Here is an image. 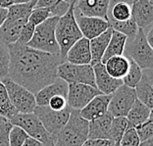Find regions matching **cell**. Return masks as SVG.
<instances>
[{"mask_svg": "<svg viewBox=\"0 0 153 146\" xmlns=\"http://www.w3.org/2000/svg\"><path fill=\"white\" fill-rule=\"evenodd\" d=\"M119 146H120V145H119Z\"/></svg>", "mask_w": 153, "mask_h": 146, "instance_id": "52", "label": "cell"}, {"mask_svg": "<svg viewBox=\"0 0 153 146\" xmlns=\"http://www.w3.org/2000/svg\"><path fill=\"white\" fill-rule=\"evenodd\" d=\"M58 0H37L33 9L39 8H51L57 3Z\"/></svg>", "mask_w": 153, "mask_h": 146, "instance_id": "42", "label": "cell"}, {"mask_svg": "<svg viewBox=\"0 0 153 146\" xmlns=\"http://www.w3.org/2000/svg\"><path fill=\"white\" fill-rule=\"evenodd\" d=\"M113 116L107 112L103 116L88 122V139H108Z\"/></svg>", "mask_w": 153, "mask_h": 146, "instance_id": "21", "label": "cell"}, {"mask_svg": "<svg viewBox=\"0 0 153 146\" xmlns=\"http://www.w3.org/2000/svg\"><path fill=\"white\" fill-rule=\"evenodd\" d=\"M92 68H93V73H94L95 87L102 94H106V95L112 94L119 86L123 84L122 79H114L106 72L105 68H104V65L102 63L92 66Z\"/></svg>", "mask_w": 153, "mask_h": 146, "instance_id": "14", "label": "cell"}, {"mask_svg": "<svg viewBox=\"0 0 153 146\" xmlns=\"http://www.w3.org/2000/svg\"><path fill=\"white\" fill-rule=\"evenodd\" d=\"M58 19V17H51L34 27L33 37L27 42V46L49 54H60V49L55 37V27Z\"/></svg>", "mask_w": 153, "mask_h": 146, "instance_id": "4", "label": "cell"}, {"mask_svg": "<svg viewBox=\"0 0 153 146\" xmlns=\"http://www.w3.org/2000/svg\"><path fill=\"white\" fill-rule=\"evenodd\" d=\"M110 98L111 94H99L93 97L82 110H79L81 117L88 122H90L103 116L104 114L108 112Z\"/></svg>", "mask_w": 153, "mask_h": 146, "instance_id": "15", "label": "cell"}, {"mask_svg": "<svg viewBox=\"0 0 153 146\" xmlns=\"http://www.w3.org/2000/svg\"><path fill=\"white\" fill-rule=\"evenodd\" d=\"M9 121L13 126L23 128L30 137L41 142L43 146H54L53 137L45 130L42 123L33 112L27 114L17 113Z\"/></svg>", "mask_w": 153, "mask_h": 146, "instance_id": "6", "label": "cell"}, {"mask_svg": "<svg viewBox=\"0 0 153 146\" xmlns=\"http://www.w3.org/2000/svg\"><path fill=\"white\" fill-rule=\"evenodd\" d=\"M37 0H33L29 3L13 4L7 9V19L11 20H27L34 8Z\"/></svg>", "mask_w": 153, "mask_h": 146, "instance_id": "27", "label": "cell"}, {"mask_svg": "<svg viewBox=\"0 0 153 146\" xmlns=\"http://www.w3.org/2000/svg\"><path fill=\"white\" fill-rule=\"evenodd\" d=\"M14 4L13 0H0V8L8 9L10 6Z\"/></svg>", "mask_w": 153, "mask_h": 146, "instance_id": "45", "label": "cell"}, {"mask_svg": "<svg viewBox=\"0 0 153 146\" xmlns=\"http://www.w3.org/2000/svg\"><path fill=\"white\" fill-rule=\"evenodd\" d=\"M67 93L68 83L63 79L57 78L52 83L44 86L34 94L36 106H47L51 97L55 95H63L67 98Z\"/></svg>", "mask_w": 153, "mask_h": 146, "instance_id": "18", "label": "cell"}, {"mask_svg": "<svg viewBox=\"0 0 153 146\" xmlns=\"http://www.w3.org/2000/svg\"><path fill=\"white\" fill-rule=\"evenodd\" d=\"M75 18L78 24V27L82 34V37L86 39H92L97 37L110 27V25L107 20L95 17H86L83 16L74 9Z\"/></svg>", "mask_w": 153, "mask_h": 146, "instance_id": "12", "label": "cell"}, {"mask_svg": "<svg viewBox=\"0 0 153 146\" xmlns=\"http://www.w3.org/2000/svg\"><path fill=\"white\" fill-rule=\"evenodd\" d=\"M137 100L134 88L122 84L111 94L108 105V113L114 118L126 117Z\"/></svg>", "mask_w": 153, "mask_h": 146, "instance_id": "10", "label": "cell"}, {"mask_svg": "<svg viewBox=\"0 0 153 146\" xmlns=\"http://www.w3.org/2000/svg\"><path fill=\"white\" fill-rule=\"evenodd\" d=\"M123 55L135 62L141 70L153 67V48L148 44L145 33L140 29L134 37L127 38Z\"/></svg>", "mask_w": 153, "mask_h": 146, "instance_id": "5", "label": "cell"}, {"mask_svg": "<svg viewBox=\"0 0 153 146\" xmlns=\"http://www.w3.org/2000/svg\"><path fill=\"white\" fill-rule=\"evenodd\" d=\"M137 98L149 108H153V79L152 69L142 70L141 79L134 87Z\"/></svg>", "mask_w": 153, "mask_h": 146, "instance_id": "19", "label": "cell"}, {"mask_svg": "<svg viewBox=\"0 0 153 146\" xmlns=\"http://www.w3.org/2000/svg\"><path fill=\"white\" fill-rule=\"evenodd\" d=\"M34 27H34L33 24L27 22L25 24V26L23 27L22 32H21V33H20L19 39H18V41H17V43L27 45V42L32 39L33 32H34Z\"/></svg>", "mask_w": 153, "mask_h": 146, "instance_id": "38", "label": "cell"}, {"mask_svg": "<svg viewBox=\"0 0 153 146\" xmlns=\"http://www.w3.org/2000/svg\"><path fill=\"white\" fill-rule=\"evenodd\" d=\"M0 81L5 86L10 102L17 112L22 114L33 112V110L36 107L33 93L13 82L8 76L0 79Z\"/></svg>", "mask_w": 153, "mask_h": 146, "instance_id": "7", "label": "cell"}, {"mask_svg": "<svg viewBox=\"0 0 153 146\" xmlns=\"http://www.w3.org/2000/svg\"><path fill=\"white\" fill-rule=\"evenodd\" d=\"M18 112L15 110L11 102H10L5 86L0 81V117L10 120Z\"/></svg>", "mask_w": 153, "mask_h": 146, "instance_id": "30", "label": "cell"}, {"mask_svg": "<svg viewBox=\"0 0 153 146\" xmlns=\"http://www.w3.org/2000/svg\"><path fill=\"white\" fill-rule=\"evenodd\" d=\"M131 18V5L126 2H118L108 7L107 21L125 22Z\"/></svg>", "mask_w": 153, "mask_h": 146, "instance_id": "26", "label": "cell"}, {"mask_svg": "<svg viewBox=\"0 0 153 146\" xmlns=\"http://www.w3.org/2000/svg\"><path fill=\"white\" fill-rule=\"evenodd\" d=\"M88 122L79 115V110H72L70 118L56 136L54 146H82L88 140Z\"/></svg>", "mask_w": 153, "mask_h": 146, "instance_id": "3", "label": "cell"}, {"mask_svg": "<svg viewBox=\"0 0 153 146\" xmlns=\"http://www.w3.org/2000/svg\"><path fill=\"white\" fill-rule=\"evenodd\" d=\"M110 27L116 32L125 34L128 38L134 37L137 34L138 27L135 24L134 18L131 17L130 20L125 21V22H115V21H108Z\"/></svg>", "mask_w": 153, "mask_h": 146, "instance_id": "29", "label": "cell"}, {"mask_svg": "<svg viewBox=\"0 0 153 146\" xmlns=\"http://www.w3.org/2000/svg\"><path fill=\"white\" fill-rule=\"evenodd\" d=\"M102 94L96 87L83 83L68 84L67 103L72 110H82L93 97Z\"/></svg>", "mask_w": 153, "mask_h": 146, "instance_id": "11", "label": "cell"}, {"mask_svg": "<svg viewBox=\"0 0 153 146\" xmlns=\"http://www.w3.org/2000/svg\"><path fill=\"white\" fill-rule=\"evenodd\" d=\"M126 118L128 120V126L135 127L152 118V109H150L148 106L137 98Z\"/></svg>", "mask_w": 153, "mask_h": 146, "instance_id": "23", "label": "cell"}, {"mask_svg": "<svg viewBox=\"0 0 153 146\" xmlns=\"http://www.w3.org/2000/svg\"><path fill=\"white\" fill-rule=\"evenodd\" d=\"M127 36L125 34L121 33L116 30H112L110 40L108 42V45L106 47V50L104 52L101 63L104 64L105 62L110 59L111 57L118 56V55H123L125 50V45L127 42Z\"/></svg>", "mask_w": 153, "mask_h": 146, "instance_id": "25", "label": "cell"}, {"mask_svg": "<svg viewBox=\"0 0 153 146\" xmlns=\"http://www.w3.org/2000/svg\"><path fill=\"white\" fill-rule=\"evenodd\" d=\"M49 18H51L50 8L33 9L32 13H30V15L29 16V18H27V22L33 24L34 27H36Z\"/></svg>", "mask_w": 153, "mask_h": 146, "instance_id": "34", "label": "cell"}, {"mask_svg": "<svg viewBox=\"0 0 153 146\" xmlns=\"http://www.w3.org/2000/svg\"><path fill=\"white\" fill-rule=\"evenodd\" d=\"M66 3H68L69 5H76V3H78L79 0H63Z\"/></svg>", "mask_w": 153, "mask_h": 146, "instance_id": "50", "label": "cell"}, {"mask_svg": "<svg viewBox=\"0 0 153 146\" xmlns=\"http://www.w3.org/2000/svg\"><path fill=\"white\" fill-rule=\"evenodd\" d=\"M57 78L63 79L68 84L83 83L95 87L94 73L91 65H75L64 61L58 66Z\"/></svg>", "mask_w": 153, "mask_h": 146, "instance_id": "9", "label": "cell"}, {"mask_svg": "<svg viewBox=\"0 0 153 146\" xmlns=\"http://www.w3.org/2000/svg\"><path fill=\"white\" fill-rule=\"evenodd\" d=\"M135 1H137V0H110V1H109V7L114 5L115 3H118V2H126V3H128V4L133 5Z\"/></svg>", "mask_w": 153, "mask_h": 146, "instance_id": "47", "label": "cell"}, {"mask_svg": "<svg viewBox=\"0 0 153 146\" xmlns=\"http://www.w3.org/2000/svg\"><path fill=\"white\" fill-rule=\"evenodd\" d=\"M75 5H70L65 15L58 19L55 27V37L60 49V56L62 62L65 61L66 54L72 45L82 37L74 14Z\"/></svg>", "mask_w": 153, "mask_h": 146, "instance_id": "2", "label": "cell"}, {"mask_svg": "<svg viewBox=\"0 0 153 146\" xmlns=\"http://www.w3.org/2000/svg\"><path fill=\"white\" fill-rule=\"evenodd\" d=\"M112 30H113L109 27L106 32L89 40V49L90 54H91V63H90V65L91 66L101 63L103 54L106 50L111 34H112Z\"/></svg>", "mask_w": 153, "mask_h": 146, "instance_id": "22", "label": "cell"}, {"mask_svg": "<svg viewBox=\"0 0 153 146\" xmlns=\"http://www.w3.org/2000/svg\"><path fill=\"white\" fill-rule=\"evenodd\" d=\"M131 17L138 29L146 33L153 27V2L150 0H137L131 5Z\"/></svg>", "mask_w": 153, "mask_h": 146, "instance_id": "13", "label": "cell"}, {"mask_svg": "<svg viewBox=\"0 0 153 146\" xmlns=\"http://www.w3.org/2000/svg\"><path fill=\"white\" fill-rule=\"evenodd\" d=\"M10 53L8 45L0 41V79L6 78L9 74Z\"/></svg>", "mask_w": 153, "mask_h": 146, "instance_id": "32", "label": "cell"}, {"mask_svg": "<svg viewBox=\"0 0 153 146\" xmlns=\"http://www.w3.org/2000/svg\"><path fill=\"white\" fill-rule=\"evenodd\" d=\"M103 65L106 72L112 78L122 79L130 68V60L125 55H118L108 59Z\"/></svg>", "mask_w": 153, "mask_h": 146, "instance_id": "24", "label": "cell"}, {"mask_svg": "<svg viewBox=\"0 0 153 146\" xmlns=\"http://www.w3.org/2000/svg\"><path fill=\"white\" fill-rule=\"evenodd\" d=\"M65 62L75 65H90L91 54L89 49V40L82 37L73 44L66 54Z\"/></svg>", "mask_w": 153, "mask_h": 146, "instance_id": "16", "label": "cell"}, {"mask_svg": "<svg viewBox=\"0 0 153 146\" xmlns=\"http://www.w3.org/2000/svg\"><path fill=\"white\" fill-rule=\"evenodd\" d=\"M30 136L23 128L12 126L9 133V146H22Z\"/></svg>", "mask_w": 153, "mask_h": 146, "instance_id": "33", "label": "cell"}, {"mask_svg": "<svg viewBox=\"0 0 153 146\" xmlns=\"http://www.w3.org/2000/svg\"><path fill=\"white\" fill-rule=\"evenodd\" d=\"M82 146H119L108 139H88Z\"/></svg>", "mask_w": 153, "mask_h": 146, "instance_id": "41", "label": "cell"}, {"mask_svg": "<svg viewBox=\"0 0 153 146\" xmlns=\"http://www.w3.org/2000/svg\"><path fill=\"white\" fill-rule=\"evenodd\" d=\"M135 131L140 137V141H144L147 139L153 138V121L152 118H150L145 123L140 125V126L134 127Z\"/></svg>", "mask_w": 153, "mask_h": 146, "instance_id": "36", "label": "cell"}, {"mask_svg": "<svg viewBox=\"0 0 153 146\" xmlns=\"http://www.w3.org/2000/svg\"><path fill=\"white\" fill-rule=\"evenodd\" d=\"M47 106L53 111H62L68 107L67 98L63 95H55L51 97Z\"/></svg>", "mask_w": 153, "mask_h": 146, "instance_id": "39", "label": "cell"}, {"mask_svg": "<svg viewBox=\"0 0 153 146\" xmlns=\"http://www.w3.org/2000/svg\"><path fill=\"white\" fill-rule=\"evenodd\" d=\"M10 65L8 78L33 94L57 79L59 55H53L25 44L8 45Z\"/></svg>", "mask_w": 153, "mask_h": 146, "instance_id": "1", "label": "cell"}, {"mask_svg": "<svg viewBox=\"0 0 153 146\" xmlns=\"http://www.w3.org/2000/svg\"><path fill=\"white\" fill-rule=\"evenodd\" d=\"M69 7H70V5L68 3H66L63 0H58L56 4L50 8L51 17H58V18H60V17L65 15V13L68 11Z\"/></svg>", "mask_w": 153, "mask_h": 146, "instance_id": "40", "label": "cell"}, {"mask_svg": "<svg viewBox=\"0 0 153 146\" xmlns=\"http://www.w3.org/2000/svg\"><path fill=\"white\" fill-rule=\"evenodd\" d=\"M71 111L72 109L69 106L62 111H53L48 106H36L33 113L42 123L45 130L51 134L55 142L58 133L67 124Z\"/></svg>", "mask_w": 153, "mask_h": 146, "instance_id": "8", "label": "cell"}, {"mask_svg": "<svg viewBox=\"0 0 153 146\" xmlns=\"http://www.w3.org/2000/svg\"><path fill=\"white\" fill-rule=\"evenodd\" d=\"M27 22V20H11L6 18L0 27V41L6 45L16 43Z\"/></svg>", "mask_w": 153, "mask_h": 146, "instance_id": "20", "label": "cell"}, {"mask_svg": "<svg viewBox=\"0 0 153 146\" xmlns=\"http://www.w3.org/2000/svg\"><path fill=\"white\" fill-rule=\"evenodd\" d=\"M14 4H23V3H29L33 0H13Z\"/></svg>", "mask_w": 153, "mask_h": 146, "instance_id": "49", "label": "cell"}, {"mask_svg": "<svg viewBox=\"0 0 153 146\" xmlns=\"http://www.w3.org/2000/svg\"><path fill=\"white\" fill-rule=\"evenodd\" d=\"M138 146H153V138H150V139H147L144 141H140V143Z\"/></svg>", "mask_w": 153, "mask_h": 146, "instance_id": "48", "label": "cell"}, {"mask_svg": "<svg viewBox=\"0 0 153 146\" xmlns=\"http://www.w3.org/2000/svg\"><path fill=\"white\" fill-rule=\"evenodd\" d=\"M7 18V9L0 8V27Z\"/></svg>", "mask_w": 153, "mask_h": 146, "instance_id": "46", "label": "cell"}, {"mask_svg": "<svg viewBox=\"0 0 153 146\" xmlns=\"http://www.w3.org/2000/svg\"><path fill=\"white\" fill-rule=\"evenodd\" d=\"M110 0H79L75 10L86 17H95L107 20Z\"/></svg>", "mask_w": 153, "mask_h": 146, "instance_id": "17", "label": "cell"}, {"mask_svg": "<svg viewBox=\"0 0 153 146\" xmlns=\"http://www.w3.org/2000/svg\"><path fill=\"white\" fill-rule=\"evenodd\" d=\"M150 1H152V2H153V0H150Z\"/></svg>", "mask_w": 153, "mask_h": 146, "instance_id": "51", "label": "cell"}, {"mask_svg": "<svg viewBox=\"0 0 153 146\" xmlns=\"http://www.w3.org/2000/svg\"><path fill=\"white\" fill-rule=\"evenodd\" d=\"M140 143V137L135 131L134 127L128 126L121 138L120 146H138Z\"/></svg>", "mask_w": 153, "mask_h": 146, "instance_id": "35", "label": "cell"}, {"mask_svg": "<svg viewBox=\"0 0 153 146\" xmlns=\"http://www.w3.org/2000/svg\"><path fill=\"white\" fill-rule=\"evenodd\" d=\"M128 60H130V68H128L126 76L122 79V82H123V84L128 86V87L134 88L141 79L142 70L138 67V65L135 62L131 60V59H128Z\"/></svg>", "mask_w": 153, "mask_h": 146, "instance_id": "31", "label": "cell"}, {"mask_svg": "<svg viewBox=\"0 0 153 146\" xmlns=\"http://www.w3.org/2000/svg\"><path fill=\"white\" fill-rule=\"evenodd\" d=\"M22 146H43V144L38 140L34 139L33 137H29L25 142H24Z\"/></svg>", "mask_w": 153, "mask_h": 146, "instance_id": "43", "label": "cell"}, {"mask_svg": "<svg viewBox=\"0 0 153 146\" xmlns=\"http://www.w3.org/2000/svg\"><path fill=\"white\" fill-rule=\"evenodd\" d=\"M12 126L9 120L0 117V146H9V133Z\"/></svg>", "mask_w": 153, "mask_h": 146, "instance_id": "37", "label": "cell"}, {"mask_svg": "<svg viewBox=\"0 0 153 146\" xmlns=\"http://www.w3.org/2000/svg\"><path fill=\"white\" fill-rule=\"evenodd\" d=\"M145 37H146V40H147L148 44L153 48V27L145 33Z\"/></svg>", "mask_w": 153, "mask_h": 146, "instance_id": "44", "label": "cell"}, {"mask_svg": "<svg viewBox=\"0 0 153 146\" xmlns=\"http://www.w3.org/2000/svg\"><path fill=\"white\" fill-rule=\"evenodd\" d=\"M128 123L126 117L113 118L112 123H111L109 134H108V140L113 141L117 145H119L121 138L128 128Z\"/></svg>", "mask_w": 153, "mask_h": 146, "instance_id": "28", "label": "cell"}]
</instances>
